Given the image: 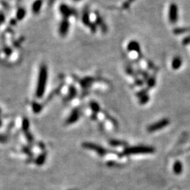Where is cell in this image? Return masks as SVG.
Segmentation results:
<instances>
[{
  "mask_svg": "<svg viewBox=\"0 0 190 190\" xmlns=\"http://www.w3.org/2000/svg\"><path fill=\"white\" fill-rule=\"evenodd\" d=\"M45 156H44V155H42V156L39 157L38 159L37 160V163L39 164V165L42 164L44 163V161H45Z\"/></svg>",
  "mask_w": 190,
  "mask_h": 190,
  "instance_id": "obj_13",
  "label": "cell"
},
{
  "mask_svg": "<svg viewBox=\"0 0 190 190\" xmlns=\"http://www.w3.org/2000/svg\"><path fill=\"white\" fill-rule=\"evenodd\" d=\"M47 68H46L45 66H42L40 68V74H39L38 87H37L36 90V95L38 96V97H39V98L42 97L44 93H45L46 84H47Z\"/></svg>",
  "mask_w": 190,
  "mask_h": 190,
  "instance_id": "obj_1",
  "label": "cell"
},
{
  "mask_svg": "<svg viewBox=\"0 0 190 190\" xmlns=\"http://www.w3.org/2000/svg\"><path fill=\"white\" fill-rule=\"evenodd\" d=\"M182 61L181 59V58L179 57H176L173 60L172 62V67L174 70H177V69L180 68V67L182 66Z\"/></svg>",
  "mask_w": 190,
  "mask_h": 190,
  "instance_id": "obj_6",
  "label": "cell"
},
{
  "mask_svg": "<svg viewBox=\"0 0 190 190\" xmlns=\"http://www.w3.org/2000/svg\"><path fill=\"white\" fill-rule=\"evenodd\" d=\"M169 124V120L168 119H163L161 120V121H159L156 122V123L153 124L152 126H151L149 127V132H154L156 130H159L160 129L163 128L166 126H168Z\"/></svg>",
  "mask_w": 190,
  "mask_h": 190,
  "instance_id": "obj_4",
  "label": "cell"
},
{
  "mask_svg": "<svg viewBox=\"0 0 190 190\" xmlns=\"http://www.w3.org/2000/svg\"><path fill=\"white\" fill-rule=\"evenodd\" d=\"M69 29V23L66 20H64L63 22L61 23V25H60V33H61L63 36H66L67 32L68 31Z\"/></svg>",
  "mask_w": 190,
  "mask_h": 190,
  "instance_id": "obj_5",
  "label": "cell"
},
{
  "mask_svg": "<svg viewBox=\"0 0 190 190\" xmlns=\"http://www.w3.org/2000/svg\"><path fill=\"white\" fill-rule=\"evenodd\" d=\"M85 146L86 147H87L88 149L97 151V152L101 155H103V154H104V153H105V150H104L103 149H101V147H97V146L94 145V144H85Z\"/></svg>",
  "mask_w": 190,
  "mask_h": 190,
  "instance_id": "obj_7",
  "label": "cell"
},
{
  "mask_svg": "<svg viewBox=\"0 0 190 190\" xmlns=\"http://www.w3.org/2000/svg\"><path fill=\"white\" fill-rule=\"evenodd\" d=\"M154 152L151 147H132L126 150V153L128 154H149Z\"/></svg>",
  "mask_w": 190,
  "mask_h": 190,
  "instance_id": "obj_2",
  "label": "cell"
},
{
  "mask_svg": "<svg viewBox=\"0 0 190 190\" xmlns=\"http://www.w3.org/2000/svg\"><path fill=\"white\" fill-rule=\"evenodd\" d=\"M128 49L137 52L138 50H140V46H139V44L137 43L136 42H130L128 45Z\"/></svg>",
  "mask_w": 190,
  "mask_h": 190,
  "instance_id": "obj_9",
  "label": "cell"
},
{
  "mask_svg": "<svg viewBox=\"0 0 190 190\" xmlns=\"http://www.w3.org/2000/svg\"><path fill=\"white\" fill-rule=\"evenodd\" d=\"M2 120H1V111H0V127L2 126Z\"/></svg>",
  "mask_w": 190,
  "mask_h": 190,
  "instance_id": "obj_15",
  "label": "cell"
},
{
  "mask_svg": "<svg viewBox=\"0 0 190 190\" xmlns=\"http://www.w3.org/2000/svg\"><path fill=\"white\" fill-rule=\"evenodd\" d=\"M29 127V121L27 119H24L23 120V129L25 132H27Z\"/></svg>",
  "mask_w": 190,
  "mask_h": 190,
  "instance_id": "obj_11",
  "label": "cell"
},
{
  "mask_svg": "<svg viewBox=\"0 0 190 190\" xmlns=\"http://www.w3.org/2000/svg\"><path fill=\"white\" fill-rule=\"evenodd\" d=\"M8 141V138L6 135H3L0 134V143H6Z\"/></svg>",
  "mask_w": 190,
  "mask_h": 190,
  "instance_id": "obj_12",
  "label": "cell"
},
{
  "mask_svg": "<svg viewBox=\"0 0 190 190\" xmlns=\"http://www.w3.org/2000/svg\"><path fill=\"white\" fill-rule=\"evenodd\" d=\"M183 44H184V45H188V44H190V36L187 37V38L185 39L184 41H183Z\"/></svg>",
  "mask_w": 190,
  "mask_h": 190,
  "instance_id": "obj_14",
  "label": "cell"
},
{
  "mask_svg": "<svg viewBox=\"0 0 190 190\" xmlns=\"http://www.w3.org/2000/svg\"><path fill=\"white\" fill-rule=\"evenodd\" d=\"M173 170H174V172L176 173V174H180L182 171V163H180V161L175 162V163L174 164V166H173Z\"/></svg>",
  "mask_w": 190,
  "mask_h": 190,
  "instance_id": "obj_8",
  "label": "cell"
},
{
  "mask_svg": "<svg viewBox=\"0 0 190 190\" xmlns=\"http://www.w3.org/2000/svg\"><path fill=\"white\" fill-rule=\"evenodd\" d=\"M190 31V27H180V28H176L174 30V33L175 34H182L185 33V32H189Z\"/></svg>",
  "mask_w": 190,
  "mask_h": 190,
  "instance_id": "obj_10",
  "label": "cell"
},
{
  "mask_svg": "<svg viewBox=\"0 0 190 190\" xmlns=\"http://www.w3.org/2000/svg\"><path fill=\"white\" fill-rule=\"evenodd\" d=\"M169 20L172 24H175L178 20V7L175 4H171L169 8Z\"/></svg>",
  "mask_w": 190,
  "mask_h": 190,
  "instance_id": "obj_3",
  "label": "cell"
}]
</instances>
